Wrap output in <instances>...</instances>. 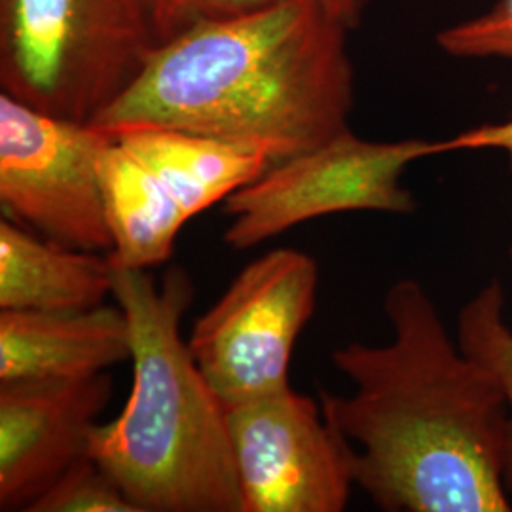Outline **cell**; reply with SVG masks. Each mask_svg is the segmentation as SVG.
Here are the masks:
<instances>
[{
    "label": "cell",
    "mask_w": 512,
    "mask_h": 512,
    "mask_svg": "<svg viewBox=\"0 0 512 512\" xmlns=\"http://www.w3.org/2000/svg\"><path fill=\"white\" fill-rule=\"evenodd\" d=\"M317 262L275 249L239 272L190 332L188 348L226 408L289 387L296 340L315 311Z\"/></svg>",
    "instance_id": "52a82bcc"
},
{
    "label": "cell",
    "mask_w": 512,
    "mask_h": 512,
    "mask_svg": "<svg viewBox=\"0 0 512 512\" xmlns=\"http://www.w3.org/2000/svg\"><path fill=\"white\" fill-rule=\"evenodd\" d=\"M110 395L107 372L0 382V511H27L59 476L90 458Z\"/></svg>",
    "instance_id": "9c48e42d"
},
{
    "label": "cell",
    "mask_w": 512,
    "mask_h": 512,
    "mask_svg": "<svg viewBox=\"0 0 512 512\" xmlns=\"http://www.w3.org/2000/svg\"><path fill=\"white\" fill-rule=\"evenodd\" d=\"M283 0H145L160 46L205 25L245 18Z\"/></svg>",
    "instance_id": "2e32d148"
},
{
    "label": "cell",
    "mask_w": 512,
    "mask_h": 512,
    "mask_svg": "<svg viewBox=\"0 0 512 512\" xmlns=\"http://www.w3.org/2000/svg\"><path fill=\"white\" fill-rule=\"evenodd\" d=\"M133 385L118 418L93 429L90 458L139 512H245L228 412L181 334L194 285L183 268L162 283L116 268Z\"/></svg>",
    "instance_id": "3957f363"
},
{
    "label": "cell",
    "mask_w": 512,
    "mask_h": 512,
    "mask_svg": "<svg viewBox=\"0 0 512 512\" xmlns=\"http://www.w3.org/2000/svg\"><path fill=\"white\" fill-rule=\"evenodd\" d=\"M509 256L512 260V245ZM503 306V287L494 279L459 311L458 342L465 353L494 372L505 391L509 403L505 484L512 495V330L505 325Z\"/></svg>",
    "instance_id": "5bb4252c"
},
{
    "label": "cell",
    "mask_w": 512,
    "mask_h": 512,
    "mask_svg": "<svg viewBox=\"0 0 512 512\" xmlns=\"http://www.w3.org/2000/svg\"><path fill=\"white\" fill-rule=\"evenodd\" d=\"M160 44L145 0H0V86L33 109L92 124Z\"/></svg>",
    "instance_id": "277c9868"
},
{
    "label": "cell",
    "mask_w": 512,
    "mask_h": 512,
    "mask_svg": "<svg viewBox=\"0 0 512 512\" xmlns=\"http://www.w3.org/2000/svg\"><path fill=\"white\" fill-rule=\"evenodd\" d=\"M385 346L351 342L332 363L349 395L321 391L353 448V480L385 512H509V403L490 368L465 353L414 277L384 298Z\"/></svg>",
    "instance_id": "6da1fadb"
},
{
    "label": "cell",
    "mask_w": 512,
    "mask_h": 512,
    "mask_svg": "<svg viewBox=\"0 0 512 512\" xmlns=\"http://www.w3.org/2000/svg\"><path fill=\"white\" fill-rule=\"evenodd\" d=\"M486 148L503 150L509 156L512 171V120L503 124H482L442 141L444 154L459 152V150H486Z\"/></svg>",
    "instance_id": "ac0fdd59"
},
{
    "label": "cell",
    "mask_w": 512,
    "mask_h": 512,
    "mask_svg": "<svg viewBox=\"0 0 512 512\" xmlns=\"http://www.w3.org/2000/svg\"><path fill=\"white\" fill-rule=\"evenodd\" d=\"M25 512H139L92 458L82 459Z\"/></svg>",
    "instance_id": "9a60e30c"
},
{
    "label": "cell",
    "mask_w": 512,
    "mask_h": 512,
    "mask_svg": "<svg viewBox=\"0 0 512 512\" xmlns=\"http://www.w3.org/2000/svg\"><path fill=\"white\" fill-rule=\"evenodd\" d=\"M349 33L323 0H283L205 25L160 46L92 124L183 129L264 148L283 162L348 131Z\"/></svg>",
    "instance_id": "7a4b0ae2"
},
{
    "label": "cell",
    "mask_w": 512,
    "mask_h": 512,
    "mask_svg": "<svg viewBox=\"0 0 512 512\" xmlns=\"http://www.w3.org/2000/svg\"><path fill=\"white\" fill-rule=\"evenodd\" d=\"M112 287L109 255L73 249L0 220V310H92L105 304Z\"/></svg>",
    "instance_id": "7c38bea8"
},
{
    "label": "cell",
    "mask_w": 512,
    "mask_h": 512,
    "mask_svg": "<svg viewBox=\"0 0 512 512\" xmlns=\"http://www.w3.org/2000/svg\"><path fill=\"white\" fill-rule=\"evenodd\" d=\"M112 133L154 171L188 220L255 183L275 164L264 148L183 129L141 126Z\"/></svg>",
    "instance_id": "8fae6325"
},
{
    "label": "cell",
    "mask_w": 512,
    "mask_h": 512,
    "mask_svg": "<svg viewBox=\"0 0 512 512\" xmlns=\"http://www.w3.org/2000/svg\"><path fill=\"white\" fill-rule=\"evenodd\" d=\"M116 268L150 270L167 262L188 222L154 171L112 137L101 165Z\"/></svg>",
    "instance_id": "4fadbf2b"
},
{
    "label": "cell",
    "mask_w": 512,
    "mask_h": 512,
    "mask_svg": "<svg viewBox=\"0 0 512 512\" xmlns=\"http://www.w3.org/2000/svg\"><path fill=\"white\" fill-rule=\"evenodd\" d=\"M131 359L124 310H0V382L86 378Z\"/></svg>",
    "instance_id": "30bf717a"
},
{
    "label": "cell",
    "mask_w": 512,
    "mask_h": 512,
    "mask_svg": "<svg viewBox=\"0 0 512 512\" xmlns=\"http://www.w3.org/2000/svg\"><path fill=\"white\" fill-rule=\"evenodd\" d=\"M114 133L0 93V207L55 243L110 255L103 156Z\"/></svg>",
    "instance_id": "8992f818"
},
{
    "label": "cell",
    "mask_w": 512,
    "mask_h": 512,
    "mask_svg": "<svg viewBox=\"0 0 512 512\" xmlns=\"http://www.w3.org/2000/svg\"><path fill=\"white\" fill-rule=\"evenodd\" d=\"M327 10L349 31H355L365 18L366 6L370 0H323Z\"/></svg>",
    "instance_id": "d6986e66"
},
{
    "label": "cell",
    "mask_w": 512,
    "mask_h": 512,
    "mask_svg": "<svg viewBox=\"0 0 512 512\" xmlns=\"http://www.w3.org/2000/svg\"><path fill=\"white\" fill-rule=\"evenodd\" d=\"M226 412L243 511H346L353 448L321 403L289 385Z\"/></svg>",
    "instance_id": "ba28073f"
},
{
    "label": "cell",
    "mask_w": 512,
    "mask_h": 512,
    "mask_svg": "<svg viewBox=\"0 0 512 512\" xmlns=\"http://www.w3.org/2000/svg\"><path fill=\"white\" fill-rule=\"evenodd\" d=\"M444 154L442 141H366L342 131L327 143L272 165L224 200V243L247 251L294 226L338 213L410 215L418 203L401 183L406 167Z\"/></svg>",
    "instance_id": "5b68a950"
},
{
    "label": "cell",
    "mask_w": 512,
    "mask_h": 512,
    "mask_svg": "<svg viewBox=\"0 0 512 512\" xmlns=\"http://www.w3.org/2000/svg\"><path fill=\"white\" fill-rule=\"evenodd\" d=\"M437 46L452 57H501L512 61V0H499L486 14L442 29Z\"/></svg>",
    "instance_id": "e0dca14e"
}]
</instances>
